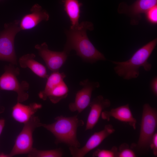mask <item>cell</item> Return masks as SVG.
Segmentation results:
<instances>
[{"label":"cell","mask_w":157,"mask_h":157,"mask_svg":"<svg viewBox=\"0 0 157 157\" xmlns=\"http://www.w3.org/2000/svg\"><path fill=\"white\" fill-rule=\"evenodd\" d=\"M93 29L92 23L84 21L76 27L66 30L65 33L67 41L64 49L69 53L75 50L77 56L88 63L93 64L106 60L104 55L97 49L87 36V31Z\"/></svg>","instance_id":"1"},{"label":"cell","mask_w":157,"mask_h":157,"mask_svg":"<svg viewBox=\"0 0 157 157\" xmlns=\"http://www.w3.org/2000/svg\"><path fill=\"white\" fill-rule=\"evenodd\" d=\"M157 44L156 38L138 49L127 60L121 62L110 60L115 65L114 70L115 73L124 79L129 80L138 77L141 67L145 71H149L152 65L148 60Z\"/></svg>","instance_id":"2"},{"label":"cell","mask_w":157,"mask_h":157,"mask_svg":"<svg viewBox=\"0 0 157 157\" xmlns=\"http://www.w3.org/2000/svg\"><path fill=\"white\" fill-rule=\"evenodd\" d=\"M53 123H42L41 127L51 132L55 138L56 144L63 143L69 147H80L81 144L77 137L78 128L84 124V121L77 117V115L66 117L60 115L56 117Z\"/></svg>","instance_id":"3"},{"label":"cell","mask_w":157,"mask_h":157,"mask_svg":"<svg viewBox=\"0 0 157 157\" xmlns=\"http://www.w3.org/2000/svg\"><path fill=\"white\" fill-rule=\"evenodd\" d=\"M157 126V111L148 103L143 106L139 136L136 145L137 150L145 152L149 147L150 142Z\"/></svg>","instance_id":"4"},{"label":"cell","mask_w":157,"mask_h":157,"mask_svg":"<svg viewBox=\"0 0 157 157\" xmlns=\"http://www.w3.org/2000/svg\"><path fill=\"white\" fill-rule=\"evenodd\" d=\"M4 72L0 76V89L13 91L17 94V101L22 103L27 100L29 94L26 92L29 88V84L26 81L20 82L17 76L20 69L10 63L4 67Z\"/></svg>","instance_id":"5"},{"label":"cell","mask_w":157,"mask_h":157,"mask_svg":"<svg viewBox=\"0 0 157 157\" xmlns=\"http://www.w3.org/2000/svg\"><path fill=\"white\" fill-rule=\"evenodd\" d=\"M19 20L4 24V29L0 33V60L17 64L14 47L16 35L21 31Z\"/></svg>","instance_id":"6"},{"label":"cell","mask_w":157,"mask_h":157,"mask_svg":"<svg viewBox=\"0 0 157 157\" xmlns=\"http://www.w3.org/2000/svg\"><path fill=\"white\" fill-rule=\"evenodd\" d=\"M39 117L34 115L26 122L15 140L14 145L7 157L28 154L33 148V133L37 128L41 127Z\"/></svg>","instance_id":"7"},{"label":"cell","mask_w":157,"mask_h":157,"mask_svg":"<svg viewBox=\"0 0 157 157\" xmlns=\"http://www.w3.org/2000/svg\"><path fill=\"white\" fill-rule=\"evenodd\" d=\"M79 84L82 86V88L77 92L74 101L68 105L71 111H77L78 113L89 106L93 91L100 85L98 82L91 81L88 79L81 81Z\"/></svg>","instance_id":"8"},{"label":"cell","mask_w":157,"mask_h":157,"mask_svg":"<svg viewBox=\"0 0 157 157\" xmlns=\"http://www.w3.org/2000/svg\"><path fill=\"white\" fill-rule=\"evenodd\" d=\"M35 47L47 67L53 72L59 71L67 60L69 53L64 49L61 51L51 50L45 42L37 44Z\"/></svg>","instance_id":"9"},{"label":"cell","mask_w":157,"mask_h":157,"mask_svg":"<svg viewBox=\"0 0 157 157\" xmlns=\"http://www.w3.org/2000/svg\"><path fill=\"white\" fill-rule=\"evenodd\" d=\"M115 131V129L111 124L105 125L102 130L94 132L83 147L79 148L69 147L71 155L73 157H84L89 151L98 147L106 138Z\"/></svg>","instance_id":"10"},{"label":"cell","mask_w":157,"mask_h":157,"mask_svg":"<svg viewBox=\"0 0 157 157\" xmlns=\"http://www.w3.org/2000/svg\"><path fill=\"white\" fill-rule=\"evenodd\" d=\"M30 10V13L24 16L20 22L21 30L31 29L42 21H47L49 19L48 13L38 4L33 5Z\"/></svg>","instance_id":"11"},{"label":"cell","mask_w":157,"mask_h":157,"mask_svg":"<svg viewBox=\"0 0 157 157\" xmlns=\"http://www.w3.org/2000/svg\"><path fill=\"white\" fill-rule=\"evenodd\" d=\"M111 105L110 100L99 95L93 99L89 105L90 110L88 115L85 130L92 129L97 123L102 111Z\"/></svg>","instance_id":"12"},{"label":"cell","mask_w":157,"mask_h":157,"mask_svg":"<svg viewBox=\"0 0 157 157\" xmlns=\"http://www.w3.org/2000/svg\"><path fill=\"white\" fill-rule=\"evenodd\" d=\"M102 119L109 121L111 117H113L122 122H125L133 127L136 129L137 120L133 117L128 104L109 111L103 110L101 114Z\"/></svg>","instance_id":"13"},{"label":"cell","mask_w":157,"mask_h":157,"mask_svg":"<svg viewBox=\"0 0 157 157\" xmlns=\"http://www.w3.org/2000/svg\"><path fill=\"white\" fill-rule=\"evenodd\" d=\"M42 107L41 104L35 102L26 105L17 102L12 107L11 115L16 121L24 124Z\"/></svg>","instance_id":"14"},{"label":"cell","mask_w":157,"mask_h":157,"mask_svg":"<svg viewBox=\"0 0 157 157\" xmlns=\"http://www.w3.org/2000/svg\"><path fill=\"white\" fill-rule=\"evenodd\" d=\"M157 5V0H137L130 6L119 9V13H125L132 18V22L135 18H141V14L145 13L150 9Z\"/></svg>","instance_id":"15"},{"label":"cell","mask_w":157,"mask_h":157,"mask_svg":"<svg viewBox=\"0 0 157 157\" xmlns=\"http://www.w3.org/2000/svg\"><path fill=\"white\" fill-rule=\"evenodd\" d=\"M35 55L33 53H28L23 55L19 58V62L21 67L28 68L38 76L47 78V74L45 67L34 59Z\"/></svg>","instance_id":"16"},{"label":"cell","mask_w":157,"mask_h":157,"mask_svg":"<svg viewBox=\"0 0 157 157\" xmlns=\"http://www.w3.org/2000/svg\"><path fill=\"white\" fill-rule=\"evenodd\" d=\"M63 2L64 10L70 21V28H73L79 24L80 8L82 4L78 0H63Z\"/></svg>","instance_id":"17"},{"label":"cell","mask_w":157,"mask_h":157,"mask_svg":"<svg viewBox=\"0 0 157 157\" xmlns=\"http://www.w3.org/2000/svg\"><path fill=\"white\" fill-rule=\"evenodd\" d=\"M66 77L63 73L59 71L53 72L47 78V80L44 89L38 94L39 97L43 100H46L50 92L56 86L63 81Z\"/></svg>","instance_id":"18"},{"label":"cell","mask_w":157,"mask_h":157,"mask_svg":"<svg viewBox=\"0 0 157 157\" xmlns=\"http://www.w3.org/2000/svg\"><path fill=\"white\" fill-rule=\"evenodd\" d=\"M68 87L64 81L54 88L47 96L50 101L56 104L66 98L68 94Z\"/></svg>","instance_id":"19"},{"label":"cell","mask_w":157,"mask_h":157,"mask_svg":"<svg viewBox=\"0 0 157 157\" xmlns=\"http://www.w3.org/2000/svg\"><path fill=\"white\" fill-rule=\"evenodd\" d=\"M63 151L60 149L49 150H39L33 148L27 154L29 157H61Z\"/></svg>","instance_id":"20"},{"label":"cell","mask_w":157,"mask_h":157,"mask_svg":"<svg viewBox=\"0 0 157 157\" xmlns=\"http://www.w3.org/2000/svg\"><path fill=\"white\" fill-rule=\"evenodd\" d=\"M118 148L114 146L109 150L98 149L92 154L93 157H117Z\"/></svg>","instance_id":"21"},{"label":"cell","mask_w":157,"mask_h":157,"mask_svg":"<svg viewBox=\"0 0 157 157\" xmlns=\"http://www.w3.org/2000/svg\"><path fill=\"white\" fill-rule=\"evenodd\" d=\"M134 152L125 143L121 144L118 149L117 157H135Z\"/></svg>","instance_id":"22"},{"label":"cell","mask_w":157,"mask_h":157,"mask_svg":"<svg viewBox=\"0 0 157 157\" xmlns=\"http://www.w3.org/2000/svg\"><path fill=\"white\" fill-rule=\"evenodd\" d=\"M145 18L149 23L156 25L157 24V5L149 9L145 13Z\"/></svg>","instance_id":"23"},{"label":"cell","mask_w":157,"mask_h":157,"mask_svg":"<svg viewBox=\"0 0 157 157\" xmlns=\"http://www.w3.org/2000/svg\"><path fill=\"white\" fill-rule=\"evenodd\" d=\"M149 147L153 151L154 155L157 156V132L156 131L153 135L150 142Z\"/></svg>","instance_id":"24"},{"label":"cell","mask_w":157,"mask_h":157,"mask_svg":"<svg viewBox=\"0 0 157 157\" xmlns=\"http://www.w3.org/2000/svg\"><path fill=\"white\" fill-rule=\"evenodd\" d=\"M151 91L156 96H157V77L155 76L151 80L150 83Z\"/></svg>","instance_id":"25"},{"label":"cell","mask_w":157,"mask_h":157,"mask_svg":"<svg viewBox=\"0 0 157 157\" xmlns=\"http://www.w3.org/2000/svg\"><path fill=\"white\" fill-rule=\"evenodd\" d=\"M5 121L3 119H0V136L3 131L5 125Z\"/></svg>","instance_id":"26"},{"label":"cell","mask_w":157,"mask_h":157,"mask_svg":"<svg viewBox=\"0 0 157 157\" xmlns=\"http://www.w3.org/2000/svg\"><path fill=\"white\" fill-rule=\"evenodd\" d=\"M4 110V108L3 107L1 106L0 105V113L3 112Z\"/></svg>","instance_id":"27"}]
</instances>
